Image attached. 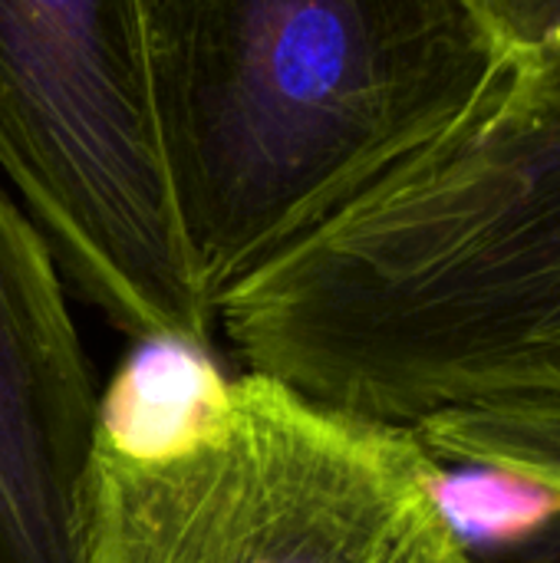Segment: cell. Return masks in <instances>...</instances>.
Returning <instances> with one entry per match:
<instances>
[{
    "instance_id": "6da1fadb",
    "label": "cell",
    "mask_w": 560,
    "mask_h": 563,
    "mask_svg": "<svg viewBox=\"0 0 560 563\" xmlns=\"http://www.w3.org/2000/svg\"><path fill=\"white\" fill-rule=\"evenodd\" d=\"M215 320L251 373L389 426L560 389V53L505 59Z\"/></svg>"
},
{
    "instance_id": "7a4b0ae2",
    "label": "cell",
    "mask_w": 560,
    "mask_h": 563,
    "mask_svg": "<svg viewBox=\"0 0 560 563\" xmlns=\"http://www.w3.org/2000/svg\"><path fill=\"white\" fill-rule=\"evenodd\" d=\"M185 244L231 284L442 135L505 69L479 0H142Z\"/></svg>"
},
{
    "instance_id": "3957f363",
    "label": "cell",
    "mask_w": 560,
    "mask_h": 563,
    "mask_svg": "<svg viewBox=\"0 0 560 563\" xmlns=\"http://www.w3.org/2000/svg\"><path fill=\"white\" fill-rule=\"evenodd\" d=\"M191 379L158 426L102 402L83 563H482L413 429L208 356Z\"/></svg>"
},
{
    "instance_id": "277c9868",
    "label": "cell",
    "mask_w": 560,
    "mask_h": 563,
    "mask_svg": "<svg viewBox=\"0 0 560 563\" xmlns=\"http://www.w3.org/2000/svg\"><path fill=\"white\" fill-rule=\"evenodd\" d=\"M0 168L63 284L129 340L211 360L215 300L175 211L142 0H0Z\"/></svg>"
},
{
    "instance_id": "5b68a950",
    "label": "cell",
    "mask_w": 560,
    "mask_h": 563,
    "mask_svg": "<svg viewBox=\"0 0 560 563\" xmlns=\"http://www.w3.org/2000/svg\"><path fill=\"white\" fill-rule=\"evenodd\" d=\"M413 432L439 465L455 462L512 478L560 501V389L446 409L416 422Z\"/></svg>"
},
{
    "instance_id": "8992f818",
    "label": "cell",
    "mask_w": 560,
    "mask_h": 563,
    "mask_svg": "<svg viewBox=\"0 0 560 563\" xmlns=\"http://www.w3.org/2000/svg\"><path fill=\"white\" fill-rule=\"evenodd\" d=\"M505 59L560 53V0H479Z\"/></svg>"
},
{
    "instance_id": "52a82bcc",
    "label": "cell",
    "mask_w": 560,
    "mask_h": 563,
    "mask_svg": "<svg viewBox=\"0 0 560 563\" xmlns=\"http://www.w3.org/2000/svg\"><path fill=\"white\" fill-rule=\"evenodd\" d=\"M482 563H560V501H554L548 518L512 534L492 558H482Z\"/></svg>"
}]
</instances>
